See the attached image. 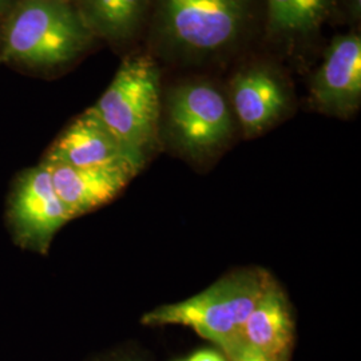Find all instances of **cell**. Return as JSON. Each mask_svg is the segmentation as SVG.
Returning a JSON list of instances; mask_svg holds the SVG:
<instances>
[{
    "mask_svg": "<svg viewBox=\"0 0 361 361\" xmlns=\"http://www.w3.org/2000/svg\"><path fill=\"white\" fill-rule=\"evenodd\" d=\"M271 284V276L264 271H237L200 295L146 313L142 323L189 326L224 350L243 338L247 316Z\"/></svg>",
    "mask_w": 361,
    "mask_h": 361,
    "instance_id": "6da1fadb",
    "label": "cell"
},
{
    "mask_svg": "<svg viewBox=\"0 0 361 361\" xmlns=\"http://www.w3.org/2000/svg\"><path fill=\"white\" fill-rule=\"evenodd\" d=\"M92 39L77 8L66 0H23L6 28L4 55L38 67L62 65Z\"/></svg>",
    "mask_w": 361,
    "mask_h": 361,
    "instance_id": "7a4b0ae2",
    "label": "cell"
},
{
    "mask_svg": "<svg viewBox=\"0 0 361 361\" xmlns=\"http://www.w3.org/2000/svg\"><path fill=\"white\" fill-rule=\"evenodd\" d=\"M119 142L145 158L158 138L159 73L147 56L128 58L99 101L90 107Z\"/></svg>",
    "mask_w": 361,
    "mask_h": 361,
    "instance_id": "3957f363",
    "label": "cell"
},
{
    "mask_svg": "<svg viewBox=\"0 0 361 361\" xmlns=\"http://www.w3.org/2000/svg\"><path fill=\"white\" fill-rule=\"evenodd\" d=\"M247 10L249 0H158V20L173 47L205 55L238 38Z\"/></svg>",
    "mask_w": 361,
    "mask_h": 361,
    "instance_id": "277c9868",
    "label": "cell"
},
{
    "mask_svg": "<svg viewBox=\"0 0 361 361\" xmlns=\"http://www.w3.org/2000/svg\"><path fill=\"white\" fill-rule=\"evenodd\" d=\"M7 217L16 243L40 255L49 250L54 235L73 219L55 192L44 162L19 176L10 195Z\"/></svg>",
    "mask_w": 361,
    "mask_h": 361,
    "instance_id": "5b68a950",
    "label": "cell"
},
{
    "mask_svg": "<svg viewBox=\"0 0 361 361\" xmlns=\"http://www.w3.org/2000/svg\"><path fill=\"white\" fill-rule=\"evenodd\" d=\"M169 123L180 149L194 155L217 149L232 133L228 104L209 83H189L171 91Z\"/></svg>",
    "mask_w": 361,
    "mask_h": 361,
    "instance_id": "8992f818",
    "label": "cell"
},
{
    "mask_svg": "<svg viewBox=\"0 0 361 361\" xmlns=\"http://www.w3.org/2000/svg\"><path fill=\"white\" fill-rule=\"evenodd\" d=\"M44 161L74 168L128 169L138 173L145 158L119 142L89 109L55 141Z\"/></svg>",
    "mask_w": 361,
    "mask_h": 361,
    "instance_id": "52a82bcc",
    "label": "cell"
},
{
    "mask_svg": "<svg viewBox=\"0 0 361 361\" xmlns=\"http://www.w3.org/2000/svg\"><path fill=\"white\" fill-rule=\"evenodd\" d=\"M312 95L326 113L347 116L355 113L361 101V40L357 35L334 39L317 70Z\"/></svg>",
    "mask_w": 361,
    "mask_h": 361,
    "instance_id": "ba28073f",
    "label": "cell"
},
{
    "mask_svg": "<svg viewBox=\"0 0 361 361\" xmlns=\"http://www.w3.org/2000/svg\"><path fill=\"white\" fill-rule=\"evenodd\" d=\"M43 162L49 166L55 192L73 219L113 201L137 174L128 169H83Z\"/></svg>",
    "mask_w": 361,
    "mask_h": 361,
    "instance_id": "9c48e42d",
    "label": "cell"
},
{
    "mask_svg": "<svg viewBox=\"0 0 361 361\" xmlns=\"http://www.w3.org/2000/svg\"><path fill=\"white\" fill-rule=\"evenodd\" d=\"M232 101L246 137H253L281 116L288 97L279 78L257 67L234 78Z\"/></svg>",
    "mask_w": 361,
    "mask_h": 361,
    "instance_id": "30bf717a",
    "label": "cell"
},
{
    "mask_svg": "<svg viewBox=\"0 0 361 361\" xmlns=\"http://www.w3.org/2000/svg\"><path fill=\"white\" fill-rule=\"evenodd\" d=\"M293 335V320L286 298L273 283L247 316L241 337L271 361H288Z\"/></svg>",
    "mask_w": 361,
    "mask_h": 361,
    "instance_id": "8fae6325",
    "label": "cell"
},
{
    "mask_svg": "<svg viewBox=\"0 0 361 361\" xmlns=\"http://www.w3.org/2000/svg\"><path fill=\"white\" fill-rule=\"evenodd\" d=\"M146 3L147 0H78V13L91 34L122 40L141 25Z\"/></svg>",
    "mask_w": 361,
    "mask_h": 361,
    "instance_id": "7c38bea8",
    "label": "cell"
},
{
    "mask_svg": "<svg viewBox=\"0 0 361 361\" xmlns=\"http://www.w3.org/2000/svg\"><path fill=\"white\" fill-rule=\"evenodd\" d=\"M334 0H268V25L276 35L297 37L323 23Z\"/></svg>",
    "mask_w": 361,
    "mask_h": 361,
    "instance_id": "4fadbf2b",
    "label": "cell"
},
{
    "mask_svg": "<svg viewBox=\"0 0 361 361\" xmlns=\"http://www.w3.org/2000/svg\"><path fill=\"white\" fill-rule=\"evenodd\" d=\"M224 353L229 361H271L265 355L258 352L257 349L246 344L243 338L232 343L229 347L224 349Z\"/></svg>",
    "mask_w": 361,
    "mask_h": 361,
    "instance_id": "5bb4252c",
    "label": "cell"
},
{
    "mask_svg": "<svg viewBox=\"0 0 361 361\" xmlns=\"http://www.w3.org/2000/svg\"><path fill=\"white\" fill-rule=\"evenodd\" d=\"M188 361H226L225 357L212 349H204V350H198L195 352L193 356Z\"/></svg>",
    "mask_w": 361,
    "mask_h": 361,
    "instance_id": "9a60e30c",
    "label": "cell"
},
{
    "mask_svg": "<svg viewBox=\"0 0 361 361\" xmlns=\"http://www.w3.org/2000/svg\"><path fill=\"white\" fill-rule=\"evenodd\" d=\"M348 1L349 11L353 15V18L359 19L361 13V0H347Z\"/></svg>",
    "mask_w": 361,
    "mask_h": 361,
    "instance_id": "2e32d148",
    "label": "cell"
},
{
    "mask_svg": "<svg viewBox=\"0 0 361 361\" xmlns=\"http://www.w3.org/2000/svg\"><path fill=\"white\" fill-rule=\"evenodd\" d=\"M6 1H7V0H0V13H1L3 8H4V6H6Z\"/></svg>",
    "mask_w": 361,
    "mask_h": 361,
    "instance_id": "e0dca14e",
    "label": "cell"
},
{
    "mask_svg": "<svg viewBox=\"0 0 361 361\" xmlns=\"http://www.w3.org/2000/svg\"><path fill=\"white\" fill-rule=\"evenodd\" d=\"M122 361H137V360H130V359H128V360H122Z\"/></svg>",
    "mask_w": 361,
    "mask_h": 361,
    "instance_id": "ac0fdd59",
    "label": "cell"
},
{
    "mask_svg": "<svg viewBox=\"0 0 361 361\" xmlns=\"http://www.w3.org/2000/svg\"><path fill=\"white\" fill-rule=\"evenodd\" d=\"M186 361H188V360H186Z\"/></svg>",
    "mask_w": 361,
    "mask_h": 361,
    "instance_id": "d6986e66",
    "label": "cell"
}]
</instances>
